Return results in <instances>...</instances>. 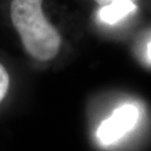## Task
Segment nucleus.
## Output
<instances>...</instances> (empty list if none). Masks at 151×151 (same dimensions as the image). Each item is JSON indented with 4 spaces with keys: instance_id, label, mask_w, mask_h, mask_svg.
I'll return each mask as SVG.
<instances>
[{
    "instance_id": "obj_2",
    "label": "nucleus",
    "mask_w": 151,
    "mask_h": 151,
    "mask_svg": "<svg viewBox=\"0 0 151 151\" xmlns=\"http://www.w3.org/2000/svg\"><path fill=\"white\" fill-rule=\"evenodd\" d=\"M138 117L134 105L126 104L114 111L113 114L101 123L97 129V137L103 143H113L134 128Z\"/></svg>"
},
{
    "instance_id": "obj_4",
    "label": "nucleus",
    "mask_w": 151,
    "mask_h": 151,
    "mask_svg": "<svg viewBox=\"0 0 151 151\" xmlns=\"http://www.w3.org/2000/svg\"><path fill=\"white\" fill-rule=\"evenodd\" d=\"M12 80L7 68L0 62V108L7 101L11 91Z\"/></svg>"
},
{
    "instance_id": "obj_5",
    "label": "nucleus",
    "mask_w": 151,
    "mask_h": 151,
    "mask_svg": "<svg viewBox=\"0 0 151 151\" xmlns=\"http://www.w3.org/2000/svg\"><path fill=\"white\" fill-rule=\"evenodd\" d=\"M94 2H96L99 6H101V7H103V6H106V5H109L110 3H112L115 0H93ZM134 1V0H132Z\"/></svg>"
},
{
    "instance_id": "obj_6",
    "label": "nucleus",
    "mask_w": 151,
    "mask_h": 151,
    "mask_svg": "<svg viewBox=\"0 0 151 151\" xmlns=\"http://www.w3.org/2000/svg\"><path fill=\"white\" fill-rule=\"evenodd\" d=\"M147 56H148V58L151 61V41L148 43V45H147Z\"/></svg>"
},
{
    "instance_id": "obj_3",
    "label": "nucleus",
    "mask_w": 151,
    "mask_h": 151,
    "mask_svg": "<svg viewBox=\"0 0 151 151\" xmlns=\"http://www.w3.org/2000/svg\"><path fill=\"white\" fill-rule=\"evenodd\" d=\"M137 5L132 0H115L109 5L103 6L99 11V18L106 24H116L127 15L134 12Z\"/></svg>"
},
{
    "instance_id": "obj_1",
    "label": "nucleus",
    "mask_w": 151,
    "mask_h": 151,
    "mask_svg": "<svg viewBox=\"0 0 151 151\" xmlns=\"http://www.w3.org/2000/svg\"><path fill=\"white\" fill-rule=\"evenodd\" d=\"M10 17L24 49L32 59L47 62L58 55L62 37L45 17L42 0H12Z\"/></svg>"
}]
</instances>
